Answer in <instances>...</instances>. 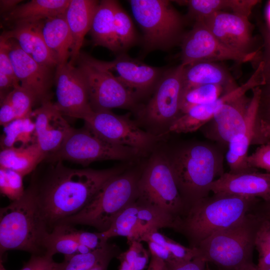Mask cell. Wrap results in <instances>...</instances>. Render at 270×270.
Segmentation results:
<instances>
[{
  "instance_id": "cell-1",
  "label": "cell",
  "mask_w": 270,
  "mask_h": 270,
  "mask_svg": "<svg viewBox=\"0 0 270 270\" xmlns=\"http://www.w3.org/2000/svg\"><path fill=\"white\" fill-rule=\"evenodd\" d=\"M126 170L124 166L71 168L58 162L44 171L35 172L29 186L49 232L80 211L108 180Z\"/></svg>"
},
{
  "instance_id": "cell-2",
  "label": "cell",
  "mask_w": 270,
  "mask_h": 270,
  "mask_svg": "<svg viewBox=\"0 0 270 270\" xmlns=\"http://www.w3.org/2000/svg\"><path fill=\"white\" fill-rule=\"evenodd\" d=\"M260 200L235 194H214L192 206L177 221L174 230L186 238L189 247L196 248L213 234L240 222Z\"/></svg>"
},
{
  "instance_id": "cell-3",
  "label": "cell",
  "mask_w": 270,
  "mask_h": 270,
  "mask_svg": "<svg viewBox=\"0 0 270 270\" xmlns=\"http://www.w3.org/2000/svg\"><path fill=\"white\" fill-rule=\"evenodd\" d=\"M167 157L186 212L208 196L212 183L224 173L222 155L205 144L185 146Z\"/></svg>"
},
{
  "instance_id": "cell-4",
  "label": "cell",
  "mask_w": 270,
  "mask_h": 270,
  "mask_svg": "<svg viewBox=\"0 0 270 270\" xmlns=\"http://www.w3.org/2000/svg\"><path fill=\"white\" fill-rule=\"evenodd\" d=\"M50 232L28 186L22 196L0 210V256L10 250L46 254Z\"/></svg>"
},
{
  "instance_id": "cell-5",
  "label": "cell",
  "mask_w": 270,
  "mask_h": 270,
  "mask_svg": "<svg viewBox=\"0 0 270 270\" xmlns=\"http://www.w3.org/2000/svg\"><path fill=\"white\" fill-rule=\"evenodd\" d=\"M263 220L250 212L236 224L202 241L196 248V256L214 264L216 270H238L253 264L255 240Z\"/></svg>"
},
{
  "instance_id": "cell-6",
  "label": "cell",
  "mask_w": 270,
  "mask_h": 270,
  "mask_svg": "<svg viewBox=\"0 0 270 270\" xmlns=\"http://www.w3.org/2000/svg\"><path fill=\"white\" fill-rule=\"evenodd\" d=\"M142 172V170L126 169L113 176L80 211L62 220L57 225H87L99 232H106L116 217L138 198Z\"/></svg>"
},
{
  "instance_id": "cell-7",
  "label": "cell",
  "mask_w": 270,
  "mask_h": 270,
  "mask_svg": "<svg viewBox=\"0 0 270 270\" xmlns=\"http://www.w3.org/2000/svg\"><path fill=\"white\" fill-rule=\"evenodd\" d=\"M128 2L133 16L142 30L146 50L167 49L181 41L183 19L170 1Z\"/></svg>"
},
{
  "instance_id": "cell-8",
  "label": "cell",
  "mask_w": 270,
  "mask_h": 270,
  "mask_svg": "<svg viewBox=\"0 0 270 270\" xmlns=\"http://www.w3.org/2000/svg\"><path fill=\"white\" fill-rule=\"evenodd\" d=\"M138 192V198L162 210L176 224L186 212L167 156L163 153L154 154L142 169Z\"/></svg>"
},
{
  "instance_id": "cell-9",
  "label": "cell",
  "mask_w": 270,
  "mask_h": 270,
  "mask_svg": "<svg viewBox=\"0 0 270 270\" xmlns=\"http://www.w3.org/2000/svg\"><path fill=\"white\" fill-rule=\"evenodd\" d=\"M140 152L136 148L108 142L85 125L79 129L73 128L60 147L48 154L44 160L52 163L68 160L88 166L96 161L130 160Z\"/></svg>"
},
{
  "instance_id": "cell-10",
  "label": "cell",
  "mask_w": 270,
  "mask_h": 270,
  "mask_svg": "<svg viewBox=\"0 0 270 270\" xmlns=\"http://www.w3.org/2000/svg\"><path fill=\"white\" fill-rule=\"evenodd\" d=\"M86 82L90 102L94 111L112 108H136L137 98L97 60L80 52L76 61Z\"/></svg>"
},
{
  "instance_id": "cell-11",
  "label": "cell",
  "mask_w": 270,
  "mask_h": 270,
  "mask_svg": "<svg viewBox=\"0 0 270 270\" xmlns=\"http://www.w3.org/2000/svg\"><path fill=\"white\" fill-rule=\"evenodd\" d=\"M184 68V66L180 64L166 70L155 86L152 98L141 110L142 118L153 127L166 128L168 130L181 114Z\"/></svg>"
},
{
  "instance_id": "cell-12",
  "label": "cell",
  "mask_w": 270,
  "mask_h": 270,
  "mask_svg": "<svg viewBox=\"0 0 270 270\" xmlns=\"http://www.w3.org/2000/svg\"><path fill=\"white\" fill-rule=\"evenodd\" d=\"M175 220L156 206L138 198L128 205L114 219L110 228L102 232L105 238H126L129 244L141 242L146 234L162 228L174 230Z\"/></svg>"
},
{
  "instance_id": "cell-13",
  "label": "cell",
  "mask_w": 270,
  "mask_h": 270,
  "mask_svg": "<svg viewBox=\"0 0 270 270\" xmlns=\"http://www.w3.org/2000/svg\"><path fill=\"white\" fill-rule=\"evenodd\" d=\"M181 64L186 66L199 62L230 60L246 62L256 60L258 50L249 54L230 48L220 42L204 24L195 22L192 28L181 40Z\"/></svg>"
},
{
  "instance_id": "cell-14",
  "label": "cell",
  "mask_w": 270,
  "mask_h": 270,
  "mask_svg": "<svg viewBox=\"0 0 270 270\" xmlns=\"http://www.w3.org/2000/svg\"><path fill=\"white\" fill-rule=\"evenodd\" d=\"M84 121L102 138L140 152L150 148L156 140L154 136L141 129L128 116L117 115L110 110L94 111Z\"/></svg>"
},
{
  "instance_id": "cell-15",
  "label": "cell",
  "mask_w": 270,
  "mask_h": 270,
  "mask_svg": "<svg viewBox=\"0 0 270 270\" xmlns=\"http://www.w3.org/2000/svg\"><path fill=\"white\" fill-rule=\"evenodd\" d=\"M56 102L64 116L84 120L94 112L85 78L80 68L68 62L56 67L54 76Z\"/></svg>"
},
{
  "instance_id": "cell-16",
  "label": "cell",
  "mask_w": 270,
  "mask_h": 270,
  "mask_svg": "<svg viewBox=\"0 0 270 270\" xmlns=\"http://www.w3.org/2000/svg\"><path fill=\"white\" fill-rule=\"evenodd\" d=\"M98 63L138 99L154 90L166 70L148 65L124 53L114 60Z\"/></svg>"
},
{
  "instance_id": "cell-17",
  "label": "cell",
  "mask_w": 270,
  "mask_h": 270,
  "mask_svg": "<svg viewBox=\"0 0 270 270\" xmlns=\"http://www.w3.org/2000/svg\"><path fill=\"white\" fill-rule=\"evenodd\" d=\"M264 64L260 62L256 70L244 84L229 92L223 94L212 102L194 106L180 115L169 126L166 133H188L196 131L214 117L222 104L246 94L250 90L265 84L263 76Z\"/></svg>"
},
{
  "instance_id": "cell-18",
  "label": "cell",
  "mask_w": 270,
  "mask_h": 270,
  "mask_svg": "<svg viewBox=\"0 0 270 270\" xmlns=\"http://www.w3.org/2000/svg\"><path fill=\"white\" fill-rule=\"evenodd\" d=\"M6 40L10 58L20 86L31 92L36 102L42 103L49 100L52 68L37 62L22 50L14 39Z\"/></svg>"
},
{
  "instance_id": "cell-19",
  "label": "cell",
  "mask_w": 270,
  "mask_h": 270,
  "mask_svg": "<svg viewBox=\"0 0 270 270\" xmlns=\"http://www.w3.org/2000/svg\"><path fill=\"white\" fill-rule=\"evenodd\" d=\"M201 22L226 47L244 54L255 51L252 50V26L248 17L231 12H219Z\"/></svg>"
},
{
  "instance_id": "cell-20",
  "label": "cell",
  "mask_w": 270,
  "mask_h": 270,
  "mask_svg": "<svg viewBox=\"0 0 270 270\" xmlns=\"http://www.w3.org/2000/svg\"><path fill=\"white\" fill-rule=\"evenodd\" d=\"M36 144L47 156L57 150L72 129L54 103L46 100L32 111Z\"/></svg>"
},
{
  "instance_id": "cell-21",
  "label": "cell",
  "mask_w": 270,
  "mask_h": 270,
  "mask_svg": "<svg viewBox=\"0 0 270 270\" xmlns=\"http://www.w3.org/2000/svg\"><path fill=\"white\" fill-rule=\"evenodd\" d=\"M250 99L244 95L221 106L204 129L206 137L220 144L230 141L246 128V119Z\"/></svg>"
},
{
  "instance_id": "cell-22",
  "label": "cell",
  "mask_w": 270,
  "mask_h": 270,
  "mask_svg": "<svg viewBox=\"0 0 270 270\" xmlns=\"http://www.w3.org/2000/svg\"><path fill=\"white\" fill-rule=\"evenodd\" d=\"M252 90V96L247 110L245 129L241 134L235 136L228 145L226 160L230 168L229 172L232 174L256 171L248 166L247 158L250 146L254 136L262 92L260 86L254 88Z\"/></svg>"
},
{
  "instance_id": "cell-23",
  "label": "cell",
  "mask_w": 270,
  "mask_h": 270,
  "mask_svg": "<svg viewBox=\"0 0 270 270\" xmlns=\"http://www.w3.org/2000/svg\"><path fill=\"white\" fill-rule=\"evenodd\" d=\"M210 191L214 194H235L270 202V172H224L212 183Z\"/></svg>"
},
{
  "instance_id": "cell-24",
  "label": "cell",
  "mask_w": 270,
  "mask_h": 270,
  "mask_svg": "<svg viewBox=\"0 0 270 270\" xmlns=\"http://www.w3.org/2000/svg\"><path fill=\"white\" fill-rule=\"evenodd\" d=\"M0 36L16 40L24 52L42 65L50 68L58 65L56 57L44 40L38 22L14 26Z\"/></svg>"
},
{
  "instance_id": "cell-25",
  "label": "cell",
  "mask_w": 270,
  "mask_h": 270,
  "mask_svg": "<svg viewBox=\"0 0 270 270\" xmlns=\"http://www.w3.org/2000/svg\"><path fill=\"white\" fill-rule=\"evenodd\" d=\"M99 3L94 0H70L64 16L72 40L70 60L74 64L80 53L86 34L90 32L93 17Z\"/></svg>"
},
{
  "instance_id": "cell-26",
  "label": "cell",
  "mask_w": 270,
  "mask_h": 270,
  "mask_svg": "<svg viewBox=\"0 0 270 270\" xmlns=\"http://www.w3.org/2000/svg\"><path fill=\"white\" fill-rule=\"evenodd\" d=\"M184 88L218 85L222 88L224 94L238 86L227 70L212 62H199L184 66Z\"/></svg>"
},
{
  "instance_id": "cell-27",
  "label": "cell",
  "mask_w": 270,
  "mask_h": 270,
  "mask_svg": "<svg viewBox=\"0 0 270 270\" xmlns=\"http://www.w3.org/2000/svg\"><path fill=\"white\" fill-rule=\"evenodd\" d=\"M38 22L44 40L56 57L58 64L68 62L72 40L64 14Z\"/></svg>"
},
{
  "instance_id": "cell-28",
  "label": "cell",
  "mask_w": 270,
  "mask_h": 270,
  "mask_svg": "<svg viewBox=\"0 0 270 270\" xmlns=\"http://www.w3.org/2000/svg\"><path fill=\"white\" fill-rule=\"evenodd\" d=\"M70 0H32L18 6L12 11L2 14L3 19L14 26L34 23L63 14Z\"/></svg>"
},
{
  "instance_id": "cell-29",
  "label": "cell",
  "mask_w": 270,
  "mask_h": 270,
  "mask_svg": "<svg viewBox=\"0 0 270 270\" xmlns=\"http://www.w3.org/2000/svg\"><path fill=\"white\" fill-rule=\"evenodd\" d=\"M116 0L99 1L90 32L94 44L107 48L114 52H121L114 30V10Z\"/></svg>"
},
{
  "instance_id": "cell-30",
  "label": "cell",
  "mask_w": 270,
  "mask_h": 270,
  "mask_svg": "<svg viewBox=\"0 0 270 270\" xmlns=\"http://www.w3.org/2000/svg\"><path fill=\"white\" fill-rule=\"evenodd\" d=\"M46 155L36 143L1 150L0 168L14 170L24 176L34 172Z\"/></svg>"
},
{
  "instance_id": "cell-31",
  "label": "cell",
  "mask_w": 270,
  "mask_h": 270,
  "mask_svg": "<svg viewBox=\"0 0 270 270\" xmlns=\"http://www.w3.org/2000/svg\"><path fill=\"white\" fill-rule=\"evenodd\" d=\"M255 0H189L182 1L188 6V14L195 22L203 21L213 14L230 10L231 12L248 17L258 2Z\"/></svg>"
},
{
  "instance_id": "cell-32",
  "label": "cell",
  "mask_w": 270,
  "mask_h": 270,
  "mask_svg": "<svg viewBox=\"0 0 270 270\" xmlns=\"http://www.w3.org/2000/svg\"><path fill=\"white\" fill-rule=\"evenodd\" d=\"M36 143V127L32 116L14 120L4 126L0 138L2 150L16 146H26Z\"/></svg>"
},
{
  "instance_id": "cell-33",
  "label": "cell",
  "mask_w": 270,
  "mask_h": 270,
  "mask_svg": "<svg viewBox=\"0 0 270 270\" xmlns=\"http://www.w3.org/2000/svg\"><path fill=\"white\" fill-rule=\"evenodd\" d=\"M46 254L53 256L57 253L70 256L92 251L80 246L72 234L70 226H55L49 233L46 242Z\"/></svg>"
},
{
  "instance_id": "cell-34",
  "label": "cell",
  "mask_w": 270,
  "mask_h": 270,
  "mask_svg": "<svg viewBox=\"0 0 270 270\" xmlns=\"http://www.w3.org/2000/svg\"><path fill=\"white\" fill-rule=\"evenodd\" d=\"M121 252L116 245L107 242L88 252L64 256L63 262H59L58 270H89L106 258H117Z\"/></svg>"
},
{
  "instance_id": "cell-35",
  "label": "cell",
  "mask_w": 270,
  "mask_h": 270,
  "mask_svg": "<svg viewBox=\"0 0 270 270\" xmlns=\"http://www.w3.org/2000/svg\"><path fill=\"white\" fill-rule=\"evenodd\" d=\"M224 92L222 86L206 84L184 88L180 102V114L186 112L190 108L214 102ZM180 114V115H181Z\"/></svg>"
},
{
  "instance_id": "cell-36",
  "label": "cell",
  "mask_w": 270,
  "mask_h": 270,
  "mask_svg": "<svg viewBox=\"0 0 270 270\" xmlns=\"http://www.w3.org/2000/svg\"><path fill=\"white\" fill-rule=\"evenodd\" d=\"M114 18L116 38L122 52L134 44L137 35L131 18L117 1Z\"/></svg>"
},
{
  "instance_id": "cell-37",
  "label": "cell",
  "mask_w": 270,
  "mask_h": 270,
  "mask_svg": "<svg viewBox=\"0 0 270 270\" xmlns=\"http://www.w3.org/2000/svg\"><path fill=\"white\" fill-rule=\"evenodd\" d=\"M154 242L166 249L173 256L176 261L190 260L197 256L196 248L185 246L160 233L158 230L152 231L143 236L141 242Z\"/></svg>"
},
{
  "instance_id": "cell-38",
  "label": "cell",
  "mask_w": 270,
  "mask_h": 270,
  "mask_svg": "<svg viewBox=\"0 0 270 270\" xmlns=\"http://www.w3.org/2000/svg\"><path fill=\"white\" fill-rule=\"evenodd\" d=\"M23 178V176L14 170L0 168V193L12 202L18 200L25 192Z\"/></svg>"
},
{
  "instance_id": "cell-39",
  "label": "cell",
  "mask_w": 270,
  "mask_h": 270,
  "mask_svg": "<svg viewBox=\"0 0 270 270\" xmlns=\"http://www.w3.org/2000/svg\"><path fill=\"white\" fill-rule=\"evenodd\" d=\"M5 97L10 102L15 112L16 119L31 116L32 107L36 102L31 92L20 85L14 88Z\"/></svg>"
},
{
  "instance_id": "cell-40",
  "label": "cell",
  "mask_w": 270,
  "mask_h": 270,
  "mask_svg": "<svg viewBox=\"0 0 270 270\" xmlns=\"http://www.w3.org/2000/svg\"><path fill=\"white\" fill-rule=\"evenodd\" d=\"M255 248L258 254V270L270 268V222L264 220L256 234Z\"/></svg>"
},
{
  "instance_id": "cell-41",
  "label": "cell",
  "mask_w": 270,
  "mask_h": 270,
  "mask_svg": "<svg viewBox=\"0 0 270 270\" xmlns=\"http://www.w3.org/2000/svg\"><path fill=\"white\" fill-rule=\"evenodd\" d=\"M70 230L80 246H86L92 250L100 248L108 242V240L105 238L102 232H90L78 230L71 226Z\"/></svg>"
},
{
  "instance_id": "cell-42",
  "label": "cell",
  "mask_w": 270,
  "mask_h": 270,
  "mask_svg": "<svg viewBox=\"0 0 270 270\" xmlns=\"http://www.w3.org/2000/svg\"><path fill=\"white\" fill-rule=\"evenodd\" d=\"M247 162L252 168H261L270 172V142L262 144L248 155Z\"/></svg>"
},
{
  "instance_id": "cell-43",
  "label": "cell",
  "mask_w": 270,
  "mask_h": 270,
  "mask_svg": "<svg viewBox=\"0 0 270 270\" xmlns=\"http://www.w3.org/2000/svg\"><path fill=\"white\" fill-rule=\"evenodd\" d=\"M59 262L48 254L31 255L29 260L20 270H58Z\"/></svg>"
},
{
  "instance_id": "cell-44",
  "label": "cell",
  "mask_w": 270,
  "mask_h": 270,
  "mask_svg": "<svg viewBox=\"0 0 270 270\" xmlns=\"http://www.w3.org/2000/svg\"><path fill=\"white\" fill-rule=\"evenodd\" d=\"M0 74L8 77L16 86L20 85L10 58L7 40L2 36L0 38Z\"/></svg>"
},
{
  "instance_id": "cell-45",
  "label": "cell",
  "mask_w": 270,
  "mask_h": 270,
  "mask_svg": "<svg viewBox=\"0 0 270 270\" xmlns=\"http://www.w3.org/2000/svg\"><path fill=\"white\" fill-rule=\"evenodd\" d=\"M165 263V270H208L207 263L198 256L189 260L172 261Z\"/></svg>"
},
{
  "instance_id": "cell-46",
  "label": "cell",
  "mask_w": 270,
  "mask_h": 270,
  "mask_svg": "<svg viewBox=\"0 0 270 270\" xmlns=\"http://www.w3.org/2000/svg\"><path fill=\"white\" fill-rule=\"evenodd\" d=\"M16 119L15 112L8 100L5 97L0 100V124L4 126Z\"/></svg>"
},
{
  "instance_id": "cell-47",
  "label": "cell",
  "mask_w": 270,
  "mask_h": 270,
  "mask_svg": "<svg viewBox=\"0 0 270 270\" xmlns=\"http://www.w3.org/2000/svg\"><path fill=\"white\" fill-rule=\"evenodd\" d=\"M268 138H270V120L258 117L252 142H264Z\"/></svg>"
},
{
  "instance_id": "cell-48",
  "label": "cell",
  "mask_w": 270,
  "mask_h": 270,
  "mask_svg": "<svg viewBox=\"0 0 270 270\" xmlns=\"http://www.w3.org/2000/svg\"><path fill=\"white\" fill-rule=\"evenodd\" d=\"M146 242L148 243L150 254L156 256L165 262L176 261L171 253L161 245L151 240H148Z\"/></svg>"
},
{
  "instance_id": "cell-49",
  "label": "cell",
  "mask_w": 270,
  "mask_h": 270,
  "mask_svg": "<svg viewBox=\"0 0 270 270\" xmlns=\"http://www.w3.org/2000/svg\"><path fill=\"white\" fill-rule=\"evenodd\" d=\"M21 0H0V14H4L14 10L18 4L21 2Z\"/></svg>"
},
{
  "instance_id": "cell-50",
  "label": "cell",
  "mask_w": 270,
  "mask_h": 270,
  "mask_svg": "<svg viewBox=\"0 0 270 270\" xmlns=\"http://www.w3.org/2000/svg\"><path fill=\"white\" fill-rule=\"evenodd\" d=\"M166 263L156 256L150 254V260L147 270H165Z\"/></svg>"
},
{
  "instance_id": "cell-51",
  "label": "cell",
  "mask_w": 270,
  "mask_h": 270,
  "mask_svg": "<svg viewBox=\"0 0 270 270\" xmlns=\"http://www.w3.org/2000/svg\"><path fill=\"white\" fill-rule=\"evenodd\" d=\"M264 77L265 80V96L266 98H270V68L264 69Z\"/></svg>"
},
{
  "instance_id": "cell-52",
  "label": "cell",
  "mask_w": 270,
  "mask_h": 270,
  "mask_svg": "<svg viewBox=\"0 0 270 270\" xmlns=\"http://www.w3.org/2000/svg\"><path fill=\"white\" fill-rule=\"evenodd\" d=\"M113 258L110 257L105 258L96 264L89 270H107L108 266Z\"/></svg>"
},
{
  "instance_id": "cell-53",
  "label": "cell",
  "mask_w": 270,
  "mask_h": 270,
  "mask_svg": "<svg viewBox=\"0 0 270 270\" xmlns=\"http://www.w3.org/2000/svg\"><path fill=\"white\" fill-rule=\"evenodd\" d=\"M238 270H258L257 268L256 264H255L254 263H253ZM264 270H270V268L267 269H266Z\"/></svg>"
},
{
  "instance_id": "cell-54",
  "label": "cell",
  "mask_w": 270,
  "mask_h": 270,
  "mask_svg": "<svg viewBox=\"0 0 270 270\" xmlns=\"http://www.w3.org/2000/svg\"><path fill=\"white\" fill-rule=\"evenodd\" d=\"M258 206L262 208L270 209V201L264 202L261 200L258 203Z\"/></svg>"
},
{
  "instance_id": "cell-55",
  "label": "cell",
  "mask_w": 270,
  "mask_h": 270,
  "mask_svg": "<svg viewBox=\"0 0 270 270\" xmlns=\"http://www.w3.org/2000/svg\"><path fill=\"white\" fill-rule=\"evenodd\" d=\"M266 98V112L268 116V118L266 120H270V98Z\"/></svg>"
},
{
  "instance_id": "cell-56",
  "label": "cell",
  "mask_w": 270,
  "mask_h": 270,
  "mask_svg": "<svg viewBox=\"0 0 270 270\" xmlns=\"http://www.w3.org/2000/svg\"><path fill=\"white\" fill-rule=\"evenodd\" d=\"M265 45L270 46V30L266 35Z\"/></svg>"
},
{
  "instance_id": "cell-57",
  "label": "cell",
  "mask_w": 270,
  "mask_h": 270,
  "mask_svg": "<svg viewBox=\"0 0 270 270\" xmlns=\"http://www.w3.org/2000/svg\"><path fill=\"white\" fill-rule=\"evenodd\" d=\"M267 16L268 22L270 26V2L268 3V8H267Z\"/></svg>"
},
{
  "instance_id": "cell-58",
  "label": "cell",
  "mask_w": 270,
  "mask_h": 270,
  "mask_svg": "<svg viewBox=\"0 0 270 270\" xmlns=\"http://www.w3.org/2000/svg\"><path fill=\"white\" fill-rule=\"evenodd\" d=\"M0 270H7L4 267L2 262H0Z\"/></svg>"
}]
</instances>
